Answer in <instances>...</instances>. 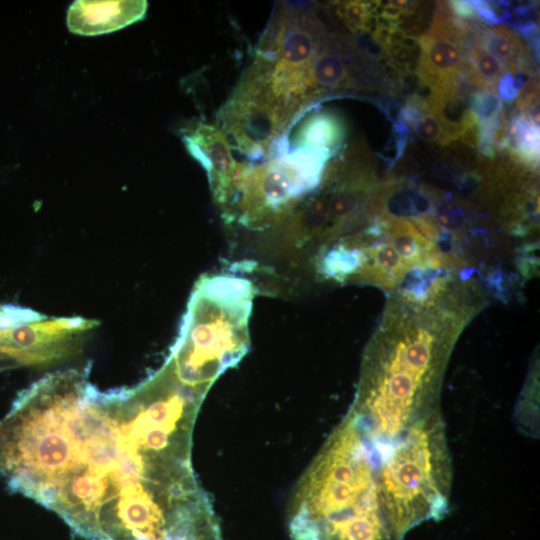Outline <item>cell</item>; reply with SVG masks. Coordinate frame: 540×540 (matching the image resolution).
Returning <instances> with one entry per match:
<instances>
[{"instance_id":"1","label":"cell","mask_w":540,"mask_h":540,"mask_svg":"<svg viewBox=\"0 0 540 540\" xmlns=\"http://www.w3.org/2000/svg\"><path fill=\"white\" fill-rule=\"evenodd\" d=\"M90 365L45 375L0 419V474L88 540H169L203 501L198 405L147 378L100 391Z\"/></svg>"},{"instance_id":"2","label":"cell","mask_w":540,"mask_h":540,"mask_svg":"<svg viewBox=\"0 0 540 540\" xmlns=\"http://www.w3.org/2000/svg\"><path fill=\"white\" fill-rule=\"evenodd\" d=\"M483 305L476 279L442 268L413 271L390 293L348 411L376 446L440 408L451 353Z\"/></svg>"},{"instance_id":"3","label":"cell","mask_w":540,"mask_h":540,"mask_svg":"<svg viewBox=\"0 0 540 540\" xmlns=\"http://www.w3.org/2000/svg\"><path fill=\"white\" fill-rule=\"evenodd\" d=\"M315 2H279L254 57L219 112L231 145L251 160L267 159L321 98L313 65L328 35Z\"/></svg>"},{"instance_id":"4","label":"cell","mask_w":540,"mask_h":540,"mask_svg":"<svg viewBox=\"0 0 540 540\" xmlns=\"http://www.w3.org/2000/svg\"><path fill=\"white\" fill-rule=\"evenodd\" d=\"M378 451L347 412L297 482L288 508L293 540H402L377 485Z\"/></svg>"},{"instance_id":"5","label":"cell","mask_w":540,"mask_h":540,"mask_svg":"<svg viewBox=\"0 0 540 540\" xmlns=\"http://www.w3.org/2000/svg\"><path fill=\"white\" fill-rule=\"evenodd\" d=\"M253 294L252 284L237 276L199 280L167 358L185 386L205 397L215 380L247 353Z\"/></svg>"},{"instance_id":"6","label":"cell","mask_w":540,"mask_h":540,"mask_svg":"<svg viewBox=\"0 0 540 540\" xmlns=\"http://www.w3.org/2000/svg\"><path fill=\"white\" fill-rule=\"evenodd\" d=\"M376 448L378 491L397 535L402 539L421 522L442 519L449 509L453 467L440 408Z\"/></svg>"},{"instance_id":"7","label":"cell","mask_w":540,"mask_h":540,"mask_svg":"<svg viewBox=\"0 0 540 540\" xmlns=\"http://www.w3.org/2000/svg\"><path fill=\"white\" fill-rule=\"evenodd\" d=\"M330 159L325 151L294 149L261 163H239L224 215L247 227L283 219L320 186Z\"/></svg>"},{"instance_id":"8","label":"cell","mask_w":540,"mask_h":540,"mask_svg":"<svg viewBox=\"0 0 540 540\" xmlns=\"http://www.w3.org/2000/svg\"><path fill=\"white\" fill-rule=\"evenodd\" d=\"M97 320L42 317L0 329V357L11 366L47 367L74 356Z\"/></svg>"},{"instance_id":"9","label":"cell","mask_w":540,"mask_h":540,"mask_svg":"<svg viewBox=\"0 0 540 540\" xmlns=\"http://www.w3.org/2000/svg\"><path fill=\"white\" fill-rule=\"evenodd\" d=\"M462 43L464 35L456 27L449 5L439 4L431 28L419 40L420 82L430 89L456 88L466 67Z\"/></svg>"},{"instance_id":"10","label":"cell","mask_w":540,"mask_h":540,"mask_svg":"<svg viewBox=\"0 0 540 540\" xmlns=\"http://www.w3.org/2000/svg\"><path fill=\"white\" fill-rule=\"evenodd\" d=\"M183 141L206 171L214 200L224 208L239 165L226 133L218 124L198 121L184 130Z\"/></svg>"},{"instance_id":"11","label":"cell","mask_w":540,"mask_h":540,"mask_svg":"<svg viewBox=\"0 0 540 540\" xmlns=\"http://www.w3.org/2000/svg\"><path fill=\"white\" fill-rule=\"evenodd\" d=\"M146 10V1H76L68 10L67 25L77 34H104L140 20Z\"/></svg>"},{"instance_id":"12","label":"cell","mask_w":540,"mask_h":540,"mask_svg":"<svg viewBox=\"0 0 540 540\" xmlns=\"http://www.w3.org/2000/svg\"><path fill=\"white\" fill-rule=\"evenodd\" d=\"M346 135V124L341 115L333 110H315L299 118L277 145L274 155L287 150L316 149L334 156Z\"/></svg>"},{"instance_id":"13","label":"cell","mask_w":540,"mask_h":540,"mask_svg":"<svg viewBox=\"0 0 540 540\" xmlns=\"http://www.w3.org/2000/svg\"><path fill=\"white\" fill-rule=\"evenodd\" d=\"M432 197L415 186L391 185L374 197L375 210L382 218L411 219L427 214L432 208Z\"/></svg>"},{"instance_id":"14","label":"cell","mask_w":540,"mask_h":540,"mask_svg":"<svg viewBox=\"0 0 540 540\" xmlns=\"http://www.w3.org/2000/svg\"><path fill=\"white\" fill-rule=\"evenodd\" d=\"M474 38L475 43L500 61L507 72L525 71L524 65L528 62L525 58L528 55L527 49L519 36L508 27L503 25L479 27L475 31Z\"/></svg>"},{"instance_id":"15","label":"cell","mask_w":540,"mask_h":540,"mask_svg":"<svg viewBox=\"0 0 540 540\" xmlns=\"http://www.w3.org/2000/svg\"><path fill=\"white\" fill-rule=\"evenodd\" d=\"M517 162L535 168L539 163V126L522 113L508 121L505 147Z\"/></svg>"},{"instance_id":"16","label":"cell","mask_w":540,"mask_h":540,"mask_svg":"<svg viewBox=\"0 0 540 540\" xmlns=\"http://www.w3.org/2000/svg\"><path fill=\"white\" fill-rule=\"evenodd\" d=\"M465 56L469 62L470 82L479 89L496 90L500 79L507 72L504 65L475 42L468 45Z\"/></svg>"},{"instance_id":"17","label":"cell","mask_w":540,"mask_h":540,"mask_svg":"<svg viewBox=\"0 0 540 540\" xmlns=\"http://www.w3.org/2000/svg\"><path fill=\"white\" fill-rule=\"evenodd\" d=\"M334 12L343 26L354 35L371 31L378 2L339 1L332 2Z\"/></svg>"},{"instance_id":"18","label":"cell","mask_w":540,"mask_h":540,"mask_svg":"<svg viewBox=\"0 0 540 540\" xmlns=\"http://www.w3.org/2000/svg\"><path fill=\"white\" fill-rule=\"evenodd\" d=\"M527 83L528 73H525V71L506 72L498 83L499 97L502 98V101H511Z\"/></svg>"},{"instance_id":"19","label":"cell","mask_w":540,"mask_h":540,"mask_svg":"<svg viewBox=\"0 0 540 540\" xmlns=\"http://www.w3.org/2000/svg\"><path fill=\"white\" fill-rule=\"evenodd\" d=\"M201 518H198L196 521L192 522L186 529H184L180 534H178L173 540H177V538H180L183 536L186 532H188Z\"/></svg>"}]
</instances>
